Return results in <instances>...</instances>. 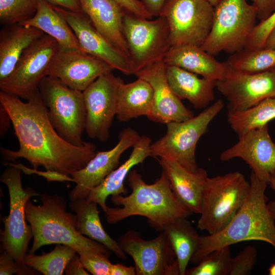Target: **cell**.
<instances>
[{
  "mask_svg": "<svg viewBox=\"0 0 275 275\" xmlns=\"http://www.w3.org/2000/svg\"><path fill=\"white\" fill-rule=\"evenodd\" d=\"M0 104L8 112L19 148L13 151L1 147L4 159L10 162L22 158L34 169L43 166L46 170L70 176L84 168L96 154V145L86 142L73 145L56 131L48 118L38 88L27 100L0 91Z\"/></svg>",
  "mask_w": 275,
  "mask_h": 275,
  "instance_id": "1",
  "label": "cell"
},
{
  "mask_svg": "<svg viewBox=\"0 0 275 275\" xmlns=\"http://www.w3.org/2000/svg\"><path fill=\"white\" fill-rule=\"evenodd\" d=\"M127 178L131 192L127 196H112L113 204L121 207H107L104 213L108 223L142 216L147 217L152 228L162 232L175 220L192 214L176 198L163 171L152 184L147 183L136 170H131Z\"/></svg>",
  "mask_w": 275,
  "mask_h": 275,
  "instance_id": "2",
  "label": "cell"
},
{
  "mask_svg": "<svg viewBox=\"0 0 275 275\" xmlns=\"http://www.w3.org/2000/svg\"><path fill=\"white\" fill-rule=\"evenodd\" d=\"M250 189L241 208L228 225L213 234L200 236L191 262L198 264L213 251L245 241L259 240L275 249V221L270 214L265 192L267 184L252 172Z\"/></svg>",
  "mask_w": 275,
  "mask_h": 275,
  "instance_id": "3",
  "label": "cell"
},
{
  "mask_svg": "<svg viewBox=\"0 0 275 275\" xmlns=\"http://www.w3.org/2000/svg\"><path fill=\"white\" fill-rule=\"evenodd\" d=\"M40 197L41 205L29 200L25 207V217L33 236L30 254L45 245L62 244L72 247L77 253L91 250L109 255L111 251L104 245L77 232L76 215L67 211L62 197L43 194Z\"/></svg>",
  "mask_w": 275,
  "mask_h": 275,
  "instance_id": "4",
  "label": "cell"
},
{
  "mask_svg": "<svg viewBox=\"0 0 275 275\" xmlns=\"http://www.w3.org/2000/svg\"><path fill=\"white\" fill-rule=\"evenodd\" d=\"M250 183L235 171L208 177L204 190L197 227L209 234L224 229L244 204Z\"/></svg>",
  "mask_w": 275,
  "mask_h": 275,
  "instance_id": "5",
  "label": "cell"
},
{
  "mask_svg": "<svg viewBox=\"0 0 275 275\" xmlns=\"http://www.w3.org/2000/svg\"><path fill=\"white\" fill-rule=\"evenodd\" d=\"M257 19L256 7L246 0H219L214 7L211 31L201 47L214 56L244 49Z\"/></svg>",
  "mask_w": 275,
  "mask_h": 275,
  "instance_id": "6",
  "label": "cell"
},
{
  "mask_svg": "<svg viewBox=\"0 0 275 275\" xmlns=\"http://www.w3.org/2000/svg\"><path fill=\"white\" fill-rule=\"evenodd\" d=\"M38 89L49 120L58 133L68 143L83 146L87 113L82 91L71 89L59 80L45 76Z\"/></svg>",
  "mask_w": 275,
  "mask_h": 275,
  "instance_id": "7",
  "label": "cell"
},
{
  "mask_svg": "<svg viewBox=\"0 0 275 275\" xmlns=\"http://www.w3.org/2000/svg\"><path fill=\"white\" fill-rule=\"evenodd\" d=\"M224 106L223 100L218 99L196 116L167 124L164 135L151 144V156L172 161L190 171H196L198 168L196 160L197 143Z\"/></svg>",
  "mask_w": 275,
  "mask_h": 275,
  "instance_id": "8",
  "label": "cell"
},
{
  "mask_svg": "<svg viewBox=\"0 0 275 275\" xmlns=\"http://www.w3.org/2000/svg\"><path fill=\"white\" fill-rule=\"evenodd\" d=\"M7 166L0 180L8 189L10 210L8 215L2 218L4 229L1 233V240L3 250L10 254L19 265L25 266L24 258L33 237L32 227L26 222L25 207L31 198L40 194L32 188H23L21 170Z\"/></svg>",
  "mask_w": 275,
  "mask_h": 275,
  "instance_id": "9",
  "label": "cell"
},
{
  "mask_svg": "<svg viewBox=\"0 0 275 275\" xmlns=\"http://www.w3.org/2000/svg\"><path fill=\"white\" fill-rule=\"evenodd\" d=\"M123 29L134 74L146 66L163 60L171 47L168 24L162 16L149 19L125 11Z\"/></svg>",
  "mask_w": 275,
  "mask_h": 275,
  "instance_id": "10",
  "label": "cell"
},
{
  "mask_svg": "<svg viewBox=\"0 0 275 275\" xmlns=\"http://www.w3.org/2000/svg\"><path fill=\"white\" fill-rule=\"evenodd\" d=\"M214 7L206 0H168L159 16L167 21L171 47H201L211 31Z\"/></svg>",
  "mask_w": 275,
  "mask_h": 275,
  "instance_id": "11",
  "label": "cell"
},
{
  "mask_svg": "<svg viewBox=\"0 0 275 275\" xmlns=\"http://www.w3.org/2000/svg\"><path fill=\"white\" fill-rule=\"evenodd\" d=\"M60 49L57 41L47 34L36 39L24 50L10 75L0 81L1 91L28 100L47 76Z\"/></svg>",
  "mask_w": 275,
  "mask_h": 275,
  "instance_id": "12",
  "label": "cell"
},
{
  "mask_svg": "<svg viewBox=\"0 0 275 275\" xmlns=\"http://www.w3.org/2000/svg\"><path fill=\"white\" fill-rule=\"evenodd\" d=\"M118 242L133 259L137 275H179L178 263L171 243L164 231L146 240L138 232L129 230Z\"/></svg>",
  "mask_w": 275,
  "mask_h": 275,
  "instance_id": "13",
  "label": "cell"
},
{
  "mask_svg": "<svg viewBox=\"0 0 275 275\" xmlns=\"http://www.w3.org/2000/svg\"><path fill=\"white\" fill-rule=\"evenodd\" d=\"M123 82L112 71L99 76L82 92L87 113L85 131L89 138L101 142L109 138V128L117 113L118 90Z\"/></svg>",
  "mask_w": 275,
  "mask_h": 275,
  "instance_id": "14",
  "label": "cell"
},
{
  "mask_svg": "<svg viewBox=\"0 0 275 275\" xmlns=\"http://www.w3.org/2000/svg\"><path fill=\"white\" fill-rule=\"evenodd\" d=\"M216 88L228 101V111H243L275 96V70L249 73L230 68Z\"/></svg>",
  "mask_w": 275,
  "mask_h": 275,
  "instance_id": "15",
  "label": "cell"
},
{
  "mask_svg": "<svg viewBox=\"0 0 275 275\" xmlns=\"http://www.w3.org/2000/svg\"><path fill=\"white\" fill-rule=\"evenodd\" d=\"M53 7L74 33L82 51L99 58L125 74H134L130 58L98 32L82 11Z\"/></svg>",
  "mask_w": 275,
  "mask_h": 275,
  "instance_id": "16",
  "label": "cell"
},
{
  "mask_svg": "<svg viewBox=\"0 0 275 275\" xmlns=\"http://www.w3.org/2000/svg\"><path fill=\"white\" fill-rule=\"evenodd\" d=\"M141 136L131 128L122 130L118 143L110 150L96 152L86 166L70 175L76 185L69 194L70 200L87 198L94 187L118 166L122 154L132 147Z\"/></svg>",
  "mask_w": 275,
  "mask_h": 275,
  "instance_id": "17",
  "label": "cell"
},
{
  "mask_svg": "<svg viewBox=\"0 0 275 275\" xmlns=\"http://www.w3.org/2000/svg\"><path fill=\"white\" fill-rule=\"evenodd\" d=\"M235 158L244 160L258 179L268 184L275 173V143L269 135L268 124L239 136L235 145L220 155L224 161Z\"/></svg>",
  "mask_w": 275,
  "mask_h": 275,
  "instance_id": "18",
  "label": "cell"
},
{
  "mask_svg": "<svg viewBox=\"0 0 275 275\" xmlns=\"http://www.w3.org/2000/svg\"><path fill=\"white\" fill-rule=\"evenodd\" d=\"M113 70L105 62L81 50L60 49L51 63L47 76L83 92L99 76Z\"/></svg>",
  "mask_w": 275,
  "mask_h": 275,
  "instance_id": "19",
  "label": "cell"
},
{
  "mask_svg": "<svg viewBox=\"0 0 275 275\" xmlns=\"http://www.w3.org/2000/svg\"><path fill=\"white\" fill-rule=\"evenodd\" d=\"M167 65L163 60L156 62L137 72L138 78L147 81L153 90L152 112L147 117L151 121L168 124L181 122L194 116L171 89L167 77Z\"/></svg>",
  "mask_w": 275,
  "mask_h": 275,
  "instance_id": "20",
  "label": "cell"
},
{
  "mask_svg": "<svg viewBox=\"0 0 275 275\" xmlns=\"http://www.w3.org/2000/svg\"><path fill=\"white\" fill-rule=\"evenodd\" d=\"M158 160L178 201L191 213L200 214L203 195L209 177L207 171L198 168L192 172L172 161L161 158Z\"/></svg>",
  "mask_w": 275,
  "mask_h": 275,
  "instance_id": "21",
  "label": "cell"
},
{
  "mask_svg": "<svg viewBox=\"0 0 275 275\" xmlns=\"http://www.w3.org/2000/svg\"><path fill=\"white\" fill-rule=\"evenodd\" d=\"M82 11L101 35L129 58L123 29L125 11L114 0H79Z\"/></svg>",
  "mask_w": 275,
  "mask_h": 275,
  "instance_id": "22",
  "label": "cell"
},
{
  "mask_svg": "<svg viewBox=\"0 0 275 275\" xmlns=\"http://www.w3.org/2000/svg\"><path fill=\"white\" fill-rule=\"evenodd\" d=\"M151 143L150 138L146 135L141 136L133 146V149L127 159L113 171L101 183L93 188L86 199L99 205L105 213L108 207L106 200L108 196L125 195L127 193L124 184L125 180L133 167L142 163L147 157L151 156Z\"/></svg>",
  "mask_w": 275,
  "mask_h": 275,
  "instance_id": "23",
  "label": "cell"
},
{
  "mask_svg": "<svg viewBox=\"0 0 275 275\" xmlns=\"http://www.w3.org/2000/svg\"><path fill=\"white\" fill-rule=\"evenodd\" d=\"M163 60L167 65L216 81L224 78L230 68L226 62H219L201 47L191 45L171 47Z\"/></svg>",
  "mask_w": 275,
  "mask_h": 275,
  "instance_id": "24",
  "label": "cell"
},
{
  "mask_svg": "<svg viewBox=\"0 0 275 275\" xmlns=\"http://www.w3.org/2000/svg\"><path fill=\"white\" fill-rule=\"evenodd\" d=\"M168 82L180 99H187L197 109L208 107L214 99L216 80L199 77L181 68L167 65Z\"/></svg>",
  "mask_w": 275,
  "mask_h": 275,
  "instance_id": "25",
  "label": "cell"
},
{
  "mask_svg": "<svg viewBox=\"0 0 275 275\" xmlns=\"http://www.w3.org/2000/svg\"><path fill=\"white\" fill-rule=\"evenodd\" d=\"M20 24L37 28L54 39L62 50H81L78 40L65 19L45 0H38L35 14Z\"/></svg>",
  "mask_w": 275,
  "mask_h": 275,
  "instance_id": "26",
  "label": "cell"
},
{
  "mask_svg": "<svg viewBox=\"0 0 275 275\" xmlns=\"http://www.w3.org/2000/svg\"><path fill=\"white\" fill-rule=\"evenodd\" d=\"M0 33V81L12 72L24 50L44 33L20 24L7 25Z\"/></svg>",
  "mask_w": 275,
  "mask_h": 275,
  "instance_id": "27",
  "label": "cell"
},
{
  "mask_svg": "<svg viewBox=\"0 0 275 275\" xmlns=\"http://www.w3.org/2000/svg\"><path fill=\"white\" fill-rule=\"evenodd\" d=\"M153 96L152 86L142 78L128 84L123 82L118 93L117 119L126 122L142 116L148 117L152 112Z\"/></svg>",
  "mask_w": 275,
  "mask_h": 275,
  "instance_id": "28",
  "label": "cell"
},
{
  "mask_svg": "<svg viewBox=\"0 0 275 275\" xmlns=\"http://www.w3.org/2000/svg\"><path fill=\"white\" fill-rule=\"evenodd\" d=\"M70 201L69 207L76 215L77 232L101 243L118 258L126 259V253L118 241L111 238L103 229L99 215L98 204L86 198Z\"/></svg>",
  "mask_w": 275,
  "mask_h": 275,
  "instance_id": "29",
  "label": "cell"
},
{
  "mask_svg": "<svg viewBox=\"0 0 275 275\" xmlns=\"http://www.w3.org/2000/svg\"><path fill=\"white\" fill-rule=\"evenodd\" d=\"M163 231L175 253L179 275H185L188 264L198 248L200 236L187 217L175 220L169 224Z\"/></svg>",
  "mask_w": 275,
  "mask_h": 275,
  "instance_id": "30",
  "label": "cell"
},
{
  "mask_svg": "<svg viewBox=\"0 0 275 275\" xmlns=\"http://www.w3.org/2000/svg\"><path fill=\"white\" fill-rule=\"evenodd\" d=\"M275 119V96L266 98L243 111L227 112V120L238 136L261 127Z\"/></svg>",
  "mask_w": 275,
  "mask_h": 275,
  "instance_id": "31",
  "label": "cell"
},
{
  "mask_svg": "<svg viewBox=\"0 0 275 275\" xmlns=\"http://www.w3.org/2000/svg\"><path fill=\"white\" fill-rule=\"evenodd\" d=\"M226 63L230 68L242 72H264L275 68V49L244 48L231 54Z\"/></svg>",
  "mask_w": 275,
  "mask_h": 275,
  "instance_id": "32",
  "label": "cell"
},
{
  "mask_svg": "<svg viewBox=\"0 0 275 275\" xmlns=\"http://www.w3.org/2000/svg\"><path fill=\"white\" fill-rule=\"evenodd\" d=\"M77 253L72 247L57 244L51 252L36 255L26 254L24 264L44 275H61L70 260Z\"/></svg>",
  "mask_w": 275,
  "mask_h": 275,
  "instance_id": "33",
  "label": "cell"
},
{
  "mask_svg": "<svg viewBox=\"0 0 275 275\" xmlns=\"http://www.w3.org/2000/svg\"><path fill=\"white\" fill-rule=\"evenodd\" d=\"M230 246L216 249L203 258L193 268L187 269V275H229Z\"/></svg>",
  "mask_w": 275,
  "mask_h": 275,
  "instance_id": "34",
  "label": "cell"
},
{
  "mask_svg": "<svg viewBox=\"0 0 275 275\" xmlns=\"http://www.w3.org/2000/svg\"><path fill=\"white\" fill-rule=\"evenodd\" d=\"M38 0H0V23L3 25L20 24L36 13Z\"/></svg>",
  "mask_w": 275,
  "mask_h": 275,
  "instance_id": "35",
  "label": "cell"
},
{
  "mask_svg": "<svg viewBox=\"0 0 275 275\" xmlns=\"http://www.w3.org/2000/svg\"><path fill=\"white\" fill-rule=\"evenodd\" d=\"M83 267L93 275H110L112 264L109 255L99 251L84 250L77 253Z\"/></svg>",
  "mask_w": 275,
  "mask_h": 275,
  "instance_id": "36",
  "label": "cell"
},
{
  "mask_svg": "<svg viewBox=\"0 0 275 275\" xmlns=\"http://www.w3.org/2000/svg\"><path fill=\"white\" fill-rule=\"evenodd\" d=\"M257 256V250L254 246H246L235 257L231 258L229 275L250 274L256 262Z\"/></svg>",
  "mask_w": 275,
  "mask_h": 275,
  "instance_id": "37",
  "label": "cell"
},
{
  "mask_svg": "<svg viewBox=\"0 0 275 275\" xmlns=\"http://www.w3.org/2000/svg\"><path fill=\"white\" fill-rule=\"evenodd\" d=\"M274 25L275 11L267 18L255 25L248 38L244 48H263L267 36Z\"/></svg>",
  "mask_w": 275,
  "mask_h": 275,
  "instance_id": "38",
  "label": "cell"
},
{
  "mask_svg": "<svg viewBox=\"0 0 275 275\" xmlns=\"http://www.w3.org/2000/svg\"><path fill=\"white\" fill-rule=\"evenodd\" d=\"M32 268L28 265L20 266L14 260L12 255L3 250L0 256V274L12 275L33 274Z\"/></svg>",
  "mask_w": 275,
  "mask_h": 275,
  "instance_id": "39",
  "label": "cell"
},
{
  "mask_svg": "<svg viewBox=\"0 0 275 275\" xmlns=\"http://www.w3.org/2000/svg\"><path fill=\"white\" fill-rule=\"evenodd\" d=\"M7 165H10L20 169L22 172L27 175L37 174L43 177L47 182L50 181H71L75 183V180L70 176L58 172L46 170V171H38L37 169H31L26 167L20 162H8L6 163Z\"/></svg>",
  "mask_w": 275,
  "mask_h": 275,
  "instance_id": "40",
  "label": "cell"
},
{
  "mask_svg": "<svg viewBox=\"0 0 275 275\" xmlns=\"http://www.w3.org/2000/svg\"><path fill=\"white\" fill-rule=\"evenodd\" d=\"M127 13L137 17L152 19L154 17L141 0H114Z\"/></svg>",
  "mask_w": 275,
  "mask_h": 275,
  "instance_id": "41",
  "label": "cell"
},
{
  "mask_svg": "<svg viewBox=\"0 0 275 275\" xmlns=\"http://www.w3.org/2000/svg\"><path fill=\"white\" fill-rule=\"evenodd\" d=\"M260 21L267 18L275 11V0H252Z\"/></svg>",
  "mask_w": 275,
  "mask_h": 275,
  "instance_id": "42",
  "label": "cell"
},
{
  "mask_svg": "<svg viewBox=\"0 0 275 275\" xmlns=\"http://www.w3.org/2000/svg\"><path fill=\"white\" fill-rule=\"evenodd\" d=\"M67 275H89L88 271L82 265L79 256L76 253L67 264L65 269Z\"/></svg>",
  "mask_w": 275,
  "mask_h": 275,
  "instance_id": "43",
  "label": "cell"
},
{
  "mask_svg": "<svg viewBox=\"0 0 275 275\" xmlns=\"http://www.w3.org/2000/svg\"><path fill=\"white\" fill-rule=\"evenodd\" d=\"M52 6L73 12L82 11L79 0H45Z\"/></svg>",
  "mask_w": 275,
  "mask_h": 275,
  "instance_id": "44",
  "label": "cell"
},
{
  "mask_svg": "<svg viewBox=\"0 0 275 275\" xmlns=\"http://www.w3.org/2000/svg\"><path fill=\"white\" fill-rule=\"evenodd\" d=\"M153 16H159L168 0H141Z\"/></svg>",
  "mask_w": 275,
  "mask_h": 275,
  "instance_id": "45",
  "label": "cell"
},
{
  "mask_svg": "<svg viewBox=\"0 0 275 275\" xmlns=\"http://www.w3.org/2000/svg\"><path fill=\"white\" fill-rule=\"evenodd\" d=\"M12 124L10 116L6 108L0 104V135L4 137Z\"/></svg>",
  "mask_w": 275,
  "mask_h": 275,
  "instance_id": "46",
  "label": "cell"
},
{
  "mask_svg": "<svg viewBox=\"0 0 275 275\" xmlns=\"http://www.w3.org/2000/svg\"><path fill=\"white\" fill-rule=\"evenodd\" d=\"M135 266H127L122 264H112L110 275H135Z\"/></svg>",
  "mask_w": 275,
  "mask_h": 275,
  "instance_id": "47",
  "label": "cell"
},
{
  "mask_svg": "<svg viewBox=\"0 0 275 275\" xmlns=\"http://www.w3.org/2000/svg\"><path fill=\"white\" fill-rule=\"evenodd\" d=\"M268 184L270 185V187L274 190L275 193V173L270 177ZM267 208L275 221V199L267 204Z\"/></svg>",
  "mask_w": 275,
  "mask_h": 275,
  "instance_id": "48",
  "label": "cell"
},
{
  "mask_svg": "<svg viewBox=\"0 0 275 275\" xmlns=\"http://www.w3.org/2000/svg\"><path fill=\"white\" fill-rule=\"evenodd\" d=\"M263 47L269 49H275V25L267 36Z\"/></svg>",
  "mask_w": 275,
  "mask_h": 275,
  "instance_id": "49",
  "label": "cell"
},
{
  "mask_svg": "<svg viewBox=\"0 0 275 275\" xmlns=\"http://www.w3.org/2000/svg\"><path fill=\"white\" fill-rule=\"evenodd\" d=\"M269 275H275V263L272 264L268 268Z\"/></svg>",
  "mask_w": 275,
  "mask_h": 275,
  "instance_id": "50",
  "label": "cell"
},
{
  "mask_svg": "<svg viewBox=\"0 0 275 275\" xmlns=\"http://www.w3.org/2000/svg\"><path fill=\"white\" fill-rule=\"evenodd\" d=\"M210 3L213 7H214L218 3L219 0H206Z\"/></svg>",
  "mask_w": 275,
  "mask_h": 275,
  "instance_id": "51",
  "label": "cell"
},
{
  "mask_svg": "<svg viewBox=\"0 0 275 275\" xmlns=\"http://www.w3.org/2000/svg\"><path fill=\"white\" fill-rule=\"evenodd\" d=\"M273 69H274V70H275V68H273Z\"/></svg>",
  "mask_w": 275,
  "mask_h": 275,
  "instance_id": "52",
  "label": "cell"
}]
</instances>
